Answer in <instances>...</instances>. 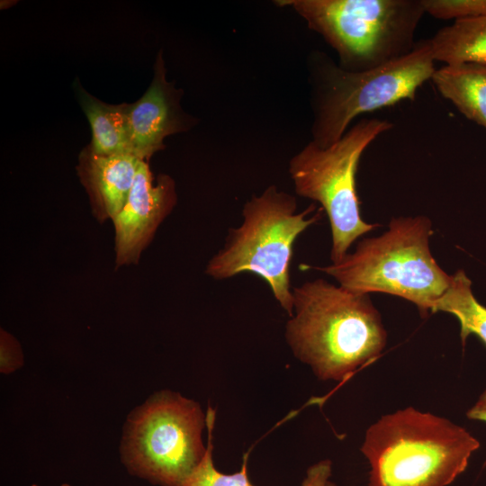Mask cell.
I'll list each match as a JSON object with an SVG mask.
<instances>
[{
  "label": "cell",
  "mask_w": 486,
  "mask_h": 486,
  "mask_svg": "<svg viewBox=\"0 0 486 486\" xmlns=\"http://www.w3.org/2000/svg\"><path fill=\"white\" fill-rule=\"evenodd\" d=\"M292 298L285 339L320 380L344 381L384 349L387 332L368 293L319 278L293 287Z\"/></svg>",
  "instance_id": "cell-1"
},
{
  "label": "cell",
  "mask_w": 486,
  "mask_h": 486,
  "mask_svg": "<svg viewBox=\"0 0 486 486\" xmlns=\"http://www.w3.org/2000/svg\"><path fill=\"white\" fill-rule=\"evenodd\" d=\"M479 447L464 428L407 407L372 424L361 452L370 465L368 486H448Z\"/></svg>",
  "instance_id": "cell-2"
},
{
  "label": "cell",
  "mask_w": 486,
  "mask_h": 486,
  "mask_svg": "<svg viewBox=\"0 0 486 486\" xmlns=\"http://www.w3.org/2000/svg\"><path fill=\"white\" fill-rule=\"evenodd\" d=\"M432 234V222L424 215L393 218L386 231L360 240L338 263L315 268L351 291L403 298L427 317L452 279L431 254Z\"/></svg>",
  "instance_id": "cell-3"
},
{
  "label": "cell",
  "mask_w": 486,
  "mask_h": 486,
  "mask_svg": "<svg viewBox=\"0 0 486 486\" xmlns=\"http://www.w3.org/2000/svg\"><path fill=\"white\" fill-rule=\"evenodd\" d=\"M294 197L274 185L254 196L243 206V221L230 228L223 247L209 260L205 274L216 280L251 273L263 279L276 302L292 317V288L290 266L296 238L320 213L307 218L315 210L311 204L296 212Z\"/></svg>",
  "instance_id": "cell-4"
},
{
  "label": "cell",
  "mask_w": 486,
  "mask_h": 486,
  "mask_svg": "<svg viewBox=\"0 0 486 486\" xmlns=\"http://www.w3.org/2000/svg\"><path fill=\"white\" fill-rule=\"evenodd\" d=\"M292 5L337 51L342 68L373 69L409 54L426 14L422 0H293Z\"/></svg>",
  "instance_id": "cell-5"
},
{
  "label": "cell",
  "mask_w": 486,
  "mask_h": 486,
  "mask_svg": "<svg viewBox=\"0 0 486 486\" xmlns=\"http://www.w3.org/2000/svg\"><path fill=\"white\" fill-rule=\"evenodd\" d=\"M206 413L179 392L162 390L128 415L120 459L131 476L158 486H182L202 461Z\"/></svg>",
  "instance_id": "cell-6"
},
{
  "label": "cell",
  "mask_w": 486,
  "mask_h": 486,
  "mask_svg": "<svg viewBox=\"0 0 486 486\" xmlns=\"http://www.w3.org/2000/svg\"><path fill=\"white\" fill-rule=\"evenodd\" d=\"M392 128L387 120L363 119L328 147L310 142L290 162L297 194L318 202L328 215L332 263L341 261L353 242L379 226L361 217L356 174L363 152Z\"/></svg>",
  "instance_id": "cell-7"
},
{
  "label": "cell",
  "mask_w": 486,
  "mask_h": 486,
  "mask_svg": "<svg viewBox=\"0 0 486 486\" xmlns=\"http://www.w3.org/2000/svg\"><path fill=\"white\" fill-rule=\"evenodd\" d=\"M435 70L428 40L417 42L406 56L373 69L348 71L328 63L319 73L312 141L328 147L346 133L356 116L414 100Z\"/></svg>",
  "instance_id": "cell-8"
},
{
  "label": "cell",
  "mask_w": 486,
  "mask_h": 486,
  "mask_svg": "<svg viewBox=\"0 0 486 486\" xmlns=\"http://www.w3.org/2000/svg\"><path fill=\"white\" fill-rule=\"evenodd\" d=\"M176 202L172 177L159 175L155 182L148 164L141 160L127 201L112 220L116 268L139 263L142 252Z\"/></svg>",
  "instance_id": "cell-9"
},
{
  "label": "cell",
  "mask_w": 486,
  "mask_h": 486,
  "mask_svg": "<svg viewBox=\"0 0 486 486\" xmlns=\"http://www.w3.org/2000/svg\"><path fill=\"white\" fill-rule=\"evenodd\" d=\"M127 113L132 154L145 161L165 148L166 137L185 130L179 95L166 80L161 53L158 55L150 86L138 101L128 104Z\"/></svg>",
  "instance_id": "cell-10"
},
{
  "label": "cell",
  "mask_w": 486,
  "mask_h": 486,
  "mask_svg": "<svg viewBox=\"0 0 486 486\" xmlns=\"http://www.w3.org/2000/svg\"><path fill=\"white\" fill-rule=\"evenodd\" d=\"M141 160L130 154L97 155L88 145L82 149L76 171L97 221L112 220L122 209Z\"/></svg>",
  "instance_id": "cell-11"
},
{
  "label": "cell",
  "mask_w": 486,
  "mask_h": 486,
  "mask_svg": "<svg viewBox=\"0 0 486 486\" xmlns=\"http://www.w3.org/2000/svg\"><path fill=\"white\" fill-rule=\"evenodd\" d=\"M431 80L462 114L486 129V65H446L435 70Z\"/></svg>",
  "instance_id": "cell-12"
},
{
  "label": "cell",
  "mask_w": 486,
  "mask_h": 486,
  "mask_svg": "<svg viewBox=\"0 0 486 486\" xmlns=\"http://www.w3.org/2000/svg\"><path fill=\"white\" fill-rule=\"evenodd\" d=\"M79 104L90 123L92 141L88 145L97 155L132 154L128 120V104H109L87 93L76 83ZM134 156V155H133Z\"/></svg>",
  "instance_id": "cell-13"
},
{
  "label": "cell",
  "mask_w": 486,
  "mask_h": 486,
  "mask_svg": "<svg viewBox=\"0 0 486 486\" xmlns=\"http://www.w3.org/2000/svg\"><path fill=\"white\" fill-rule=\"evenodd\" d=\"M435 61L446 65H486V18L466 17L454 21L428 40Z\"/></svg>",
  "instance_id": "cell-14"
},
{
  "label": "cell",
  "mask_w": 486,
  "mask_h": 486,
  "mask_svg": "<svg viewBox=\"0 0 486 486\" xmlns=\"http://www.w3.org/2000/svg\"><path fill=\"white\" fill-rule=\"evenodd\" d=\"M438 311L450 313L457 319L463 346L471 335H475L486 346V307L473 295L472 281L464 270L452 275L448 288L433 304L431 313Z\"/></svg>",
  "instance_id": "cell-15"
},
{
  "label": "cell",
  "mask_w": 486,
  "mask_h": 486,
  "mask_svg": "<svg viewBox=\"0 0 486 486\" xmlns=\"http://www.w3.org/2000/svg\"><path fill=\"white\" fill-rule=\"evenodd\" d=\"M215 419L216 410L208 406L206 453L199 466L182 486H255L248 475V454L244 455L241 469L237 472L227 474L216 469L212 458Z\"/></svg>",
  "instance_id": "cell-16"
},
{
  "label": "cell",
  "mask_w": 486,
  "mask_h": 486,
  "mask_svg": "<svg viewBox=\"0 0 486 486\" xmlns=\"http://www.w3.org/2000/svg\"><path fill=\"white\" fill-rule=\"evenodd\" d=\"M425 12L436 19L485 17L486 0H422Z\"/></svg>",
  "instance_id": "cell-17"
},
{
  "label": "cell",
  "mask_w": 486,
  "mask_h": 486,
  "mask_svg": "<svg viewBox=\"0 0 486 486\" xmlns=\"http://www.w3.org/2000/svg\"><path fill=\"white\" fill-rule=\"evenodd\" d=\"M24 364V356L19 341L4 328L0 330V373L10 374Z\"/></svg>",
  "instance_id": "cell-18"
},
{
  "label": "cell",
  "mask_w": 486,
  "mask_h": 486,
  "mask_svg": "<svg viewBox=\"0 0 486 486\" xmlns=\"http://www.w3.org/2000/svg\"><path fill=\"white\" fill-rule=\"evenodd\" d=\"M332 463L328 459L320 460L307 469L301 486H336L331 481Z\"/></svg>",
  "instance_id": "cell-19"
},
{
  "label": "cell",
  "mask_w": 486,
  "mask_h": 486,
  "mask_svg": "<svg viewBox=\"0 0 486 486\" xmlns=\"http://www.w3.org/2000/svg\"><path fill=\"white\" fill-rule=\"evenodd\" d=\"M466 417L469 419L486 423V390L481 394L475 404L467 410Z\"/></svg>",
  "instance_id": "cell-20"
},
{
  "label": "cell",
  "mask_w": 486,
  "mask_h": 486,
  "mask_svg": "<svg viewBox=\"0 0 486 486\" xmlns=\"http://www.w3.org/2000/svg\"><path fill=\"white\" fill-rule=\"evenodd\" d=\"M32 486H40V485H38V484H32ZM59 486H72V485H70L69 483L65 482V483L60 484Z\"/></svg>",
  "instance_id": "cell-21"
}]
</instances>
